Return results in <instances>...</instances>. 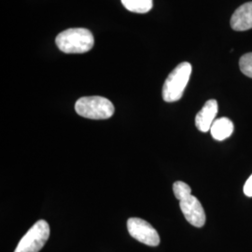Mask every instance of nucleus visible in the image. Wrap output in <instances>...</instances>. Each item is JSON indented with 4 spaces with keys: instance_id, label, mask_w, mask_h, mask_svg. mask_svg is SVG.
<instances>
[{
    "instance_id": "4",
    "label": "nucleus",
    "mask_w": 252,
    "mask_h": 252,
    "mask_svg": "<svg viewBox=\"0 0 252 252\" xmlns=\"http://www.w3.org/2000/svg\"><path fill=\"white\" fill-rule=\"evenodd\" d=\"M50 237V226L43 220L36 221L19 242L14 252H39Z\"/></svg>"
},
{
    "instance_id": "6",
    "label": "nucleus",
    "mask_w": 252,
    "mask_h": 252,
    "mask_svg": "<svg viewBox=\"0 0 252 252\" xmlns=\"http://www.w3.org/2000/svg\"><path fill=\"white\" fill-rule=\"evenodd\" d=\"M180 202V209L189 223L198 228L205 225L206 213L198 199L190 194Z\"/></svg>"
},
{
    "instance_id": "7",
    "label": "nucleus",
    "mask_w": 252,
    "mask_h": 252,
    "mask_svg": "<svg viewBox=\"0 0 252 252\" xmlns=\"http://www.w3.org/2000/svg\"><path fill=\"white\" fill-rule=\"evenodd\" d=\"M218 113V103L215 99H210L204 105L195 118V126L201 132L206 133L210 130Z\"/></svg>"
},
{
    "instance_id": "10",
    "label": "nucleus",
    "mask_w": 252,
    "mask_h": 252,
    "mask_svg": "<svg viewBox=\"0 0 252 252\" xmlns=\"http://www.w3.org/2000/svg\"><path fill=\"white\" fill-rule=\"evenodd\" d=\"M126 9L135 13H147L153 9V0H122Z\"/></svg>"
},
{
    "instance_id": "2",
    "label": "nucleus",
    "mask_w": 252,
    "mask_h": 252,
    "mask_svg": "<svg viewBox=\"0 0 252 252\" xmlns=\"http://www.w3.org/2000/svg\"><path fill=\"white\" fill-rule=\"evenodd\" d=\"M191 70V64L188 62H183L176 66L169 74L162 87V98L165 102H176L182 97L189 82Z\"/></svg>"
},
{
    "instance_id": "13",
    "label": "nucleus",
    "mask_w": 252,
    "mask_h": 252,
    "mask_svg": "<svg viewBox=\"0 0 252 252\" xmlns=\"http://www.w3.org/2000/svg\"><path fill=\"white\" fill-rule=\"evenodd\" d=\"M244 193L248 196V197H252V175L246 181L245 185H244Z\"/></svg>"
},
{
    "instance_id": "8",
    "label": "nucleus",
    "mask_w": 252,
    "mask_h": 252,
    "mask_svg": "<svg viewBox=\"0 0 252 252\" xmlns=\"http://www.w3.org/2000/svg\"><path fill=\"white\" fill-rule=\"evenodd\" d=\"M230 24L234 31L252 29V1L245 3L234 11Z\"/></svg>"
},
{
    "instance_id": "1",
    "label": "nucleus",
    "mask_w": 252,
    "mask_h": 252,
    "mask_svg": "<svg viewBox=\"0 0 252 252\" xmlns=\"http://www.w3.org/2000/svg\"><path fill=\"white\" fill-rule=\"evenodd\" d=\"M58 49L64 54H85L94 45L92 32L85 28H69L55 38Z\"/></svg>"
},
{
    "instance_id": "3",
    "label": "nucleus",
    "mask_w": 252,
    "mask_h": 252,
    "mask_svg": "<svg viewBox=\"0 0 252 252\" xmlns=\"http://www.w3.org/2000/svg\"><path fill=\"white\" fill-rule=\"evenodd\" d=\"M76 112L81 117L92 120H106L114 114L111 101L102 96H84L76 102Z\"/></svg>"
},
{
    "instance_id": "5",
    "label": "nucleus",
    "mask_w": 252,
    "mask_h": 252,
    "mask_svg": "<svg viewBox=\"0 0 252 252\" xmlns=\"http://www.w3.org/2000/svg\"><path fill=\"white\" fill-rule=\"evenodd\" d=\"M127 229L130 235L135 240L147 246L156 247L160 244V236L157 231L142 219L130 218L127 220Z\"/></svg>"
},
{
    "instance_id": "11",
    "label": "nucleus",
    "mask_w": 252,
    "mask_h": 252,
    "mask_svg": "<svg viewBox=\"0 0 252 252\" xmlns=\"http://www.w3.org/2000/svg\"><path fill=\"white\" fill-rule=\"evenodd\" d=\"M173 190L176 198L178 200H183L187 198L191 194V189L188 184L183 181H177L173 185Z\"/></svg>"
},
{
    "instance_id": "12",
    "label": "nucleus",
    "mask_w": 252,
    "mask_h": 252,
    "mask_svg": "<svg viewBox=\"0 0 252 252\" xmlns=\"http://www.w3.org/2000/svg\"><path fill=\"white\" fill-rule=\"evenodd\" d=\"M240 70L245 76L252 79V53L244 54L239 61Z\"/></svg>"
},
{
    "instance_id": "9",
    "label": "nucleus",
    "mask_w": 252,
    "mask_h": 252,
    "mask_svg": "<svg viewBox=\"0 0 252 252\" xmlns=\"http://www.w3.org/2000/svg\"><path fill=\"white\" fill-rule=\"evenodd\" d=\"M211 135L218 141H223L234 132V124L228 118H220L214 121L210 128Z\"/></svg>"
}]
</instances>
